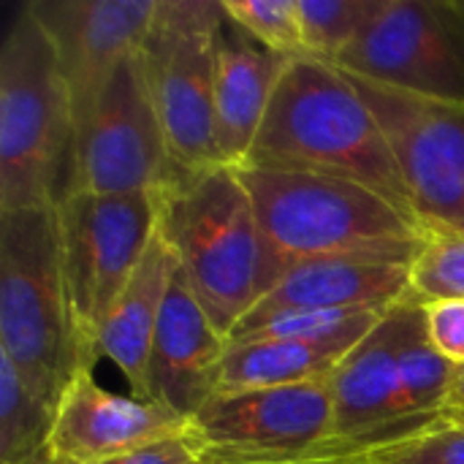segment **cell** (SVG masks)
I'll use <instances>...</instances> for the list:
<instances>
[{
    "mask_svg": "<svg viewBox=\"0 0 464 464\" xmlns=\"http://www.w3.org/2000/svg\"><path fill=\"white\" fill-rule=\"evenodd\" d=\"M237 171L258 218L264 294L291 269L313 261L348 256L416 261L427 242L416 218L364 185L261 166Z\"/></svg>",
    "mask_w": 464,
    "mask_h": 464,
    "instance_id": "obj_1",
    "label": "cell"
},
{
    "mask_svg": "<svg viewBox=\"0 0 464 464\" xmlns=\"http://www.w3.org/2000/svg\"><path fill=\"white\" fill-rule=\"evenodd\" d=\"M245 166L348 179L416 218L378 117L337 65L291 60Z\"/></svg>",
    "mask_w": 464,
    "mask_h": 464,
    "instance_id": "obj_2",
    "label": "cell"
},
{
    "mask_svg": "<svg viewBox=\"0 0 464 464\" xmlns=\"http://www.w3.org/2000/svg\"><path fill=\"white\" fill-rule=\"evenodd\" d=\"M158 201L160 237L204 313L228 337L264 296L261 231L239 171H174Z\"/></svg>",
    "mask_w": 464,
    "mask_h": 464,
    "instance_id": "obj_3",
    "label": "cell"
},
{
    "mask_svg": "<svg viewBox=\"0 0 464 464\" xmlns=\"http://www.w3.org/2000/svg\"><path fill=\"white\" fill-rule=\"evenodd\" d=\"M73 144L54 44L22 5L0 44V212L57 207L71 190Z\"/></svg>",
    "mask_w": 464,
    "mask_h": 464,
    "instance_id": "obj_4",
    "label": "cell"
},
{
    "mask_svg": "<svg viewBox=\"0 0 464 464\" xmlns=\"http://www.w3.org/2000/svg\"><path fill=\"white\" fill-rule=\"evenodd\" d=\"M0 351L54 408L84 370L54 207L0 212Z\"/></svg>",
    "mask_w": 464,
    "mask_h": 464,
    "instance_id": "obj_5",
    "label": "cell"
},
{
    "mask_svg": "<svg viewBox=\"0 0 464 464\" xmlns=\"http://www.w3.org/2000/svg\"><path fill=\"white\" fill-rule=\"evenodd\" d=\"M60 266L90 370L92 343L158 234V193H68L57 207Z\"/></svg>",
    "mask_w": 464,
    "mask_h": 464,
    "instance_id": "obj_6",
    "label": "cell"
},
{
    "mask_svg": "<svg viewBox=\"0 0 464 464\" xmlns=\"http://www.w3.org/2000/svg\"><path fill=\"white\" fill-rule=\"evenodd\" d=\"M220 0H158L141 44L174 171L220 166L215 147V35Z\"/></svg>",
    "mask_w": 464,
    "mask_h": 464,
    "instance_id": "obj_7",
    "label": "cell"
},
{
    "mask_svg": "<svg viewBox=\"0 0 464 464\" xmlns=\"http://www.w3.org/2000/svg\"><path fill=\"white\" fill-rule=\"evenodd\" d=\"M337 68L419 98L464 103V0H378Z\"/></svg>",
    "mask_w": 464,
    "mask_h": 464,
    "instance_id": "obj_8",
    "label": "cell"
},
{
    "mask_svg": "<svg viewBox=\"0 0 464 464\" xmlns=\"http://www.w3.org/2000/svg\"><path fill=\"white\" fill-rule=\"evenodd\" d=\"M174 174L141 49L128 54L76 133L68 193H160Z\"/></svg>",
    "mask_w": 464,
    "mask_h": 464,
    "instance_id": "obj_9",
    "label": "cell"
},
{
    "mask_svg": "<svg viewBox=\"0 0 464 464\" xmlns=\"http://www.w3.org/2000/svg\"><path fill=\"white\" fill-rule=\"evenodd\" d=\"M348 76L392 144L421 228L464 237V103L430 101Z\"/></svg>",
    "mask_w": 464,
    "mask_h": 464,
    "instance_id": "obj_10",
    "label": "cell"
},
{
    "mask_svg": "<svg viewBox=\"0 0 464 464\" xmlns=\"http://www.w3.org/2000/svg\"><path fill=\"white\" fill-rule=\"evenodd\" d=\"M329 378L212 397L193 419V430L209 449V464L332 459L334 402Z\"/></svg>",
    "mask_w": 464,
    "mask_h": 464,
    "instance_id": "obj_11",
    "label": "cell"
},
{
    "mask_svg": "<svg viewBox=\"0 0 464 464\" xmlns=\"http://www.w3.org/2000/svg\"><path fill=\"white\" fill-rule=\"evenodd\" d=\"M411 296L413 291L383 315V321L334 367L329 378L334 402L332 459L359 457L421 432L405 411L400 381V351Z\"/></svg>",
    "mask_w": 464,
    "mask_h": 464,
    "instance_id": "obj_12",
    "label": "cell"
},
{
    "mask_svg": "<svg viewBox=\"0 0 464 464\" xmlns=\"http://www.w3.org/2000/svg\"><path fill=\"white\" fill-rule=\"evenodd\" d=\"M24 5L54 44L79 133L117 65L141 49L158 0H30Z\"/></svg>",
    "mask_w": 464,
    "mask_h": 464,
    "instance_id": "obj_13",
    "label": "cell"
},
{
    "mask_svg": "<svg viewBox=\"0 0 464 464\" xmlns=\"http://www.w3.org/2000/svg\"><path fill=\"white\" fill-rule=\"evenodd\" d=\"M190 424L160 402L114 394L95 381L92 370H79L57 405L52 464L109 462Z\"/></svg>",
    "mask_w": 464,
    "mask_h": 464,
    "instance_id": "obj_14",
    "label": "cell"
},
{
    "mask_svg": "<svg viewBox=\"0 0 464 464\" xmlns=\"http://www.w3.org/2000/svg\"><path fill=\"white\" fill-rule=\"evenodd\" d=\"M226 351L228 337L204 313L177 266L147 362L144 400L193 421L220 392Z\"/></svg>",
    "mask_w": 464,
    "mask_h": 464,
    "instance_id": "obj_15",
    "label": "cell"
},
{
    "mask_svg": "<svg viewBox=\"0 0 464 464\" xmlns=\"http://www.w3.org/2000/svg\"><path fill=\"white\" fill-rule=\"evenodd\" d=\"M288 65L291 57L264 49L226 14L215 35V147L220 166L239 169L247 163Z\"/></svg>",
    "mask_w": 464,
    "mask_h": 464,
    "instance_id": "obj_16",
    "label": "cell"
},
{
    "mask_svg": "<svg viewBox=\"0 0 464 464\" xmlns=\"http://www.w3.org/2000/svg\"><path fill=\"white\" fill-rule=\"evenodd\" d=\"M413 261L397 258H324L291 269L250 313L280 310H392L411 285Z\"/></svg>",
    "mask_w": 464,
    "mask_h": 464,
    "instance_id": "obj_17",
    "label": "cell"
},
{
    "mask_svg": "<svg viewBox=\"0 0 464 464\" xmlns=\"http://www.w3.org/2000/svg\"><path fill=\"white\" fill-rule=\"evenodd\" d=\"M174 269L177 258L158 231L128 288L106 315L90 351V370H95L101 359L111 362L128 381L130 394L141 400L147 389V362Z\"/></svg>",
    "mask_w": 464,
    "mask_h": 464,
    "instance_id": "obj_18",
    "label": "cell"
},
{
    "mask_svg": "<svg viewBox=\"0 0 464 464\" xmlns=\"http://www.w3.org/2000/svg\"><path fill=\"white\" fill-rule=\"evenodd\" d=\"M353 348L302 340H258L228 345L218 394L277 389L329 378Z\"/></svg>",
    "mask_w": 464,
    "mask_h": 464,
    "instance_id": "obj_19",
    "label": "cell"
},
{
    "mask_svg": "<svg viewBox=\"0 0 464 464\" xmlns=\"http://www.w3.org/2000/svg\"><path fill=\"white\" fill-rule=\"evenodd\" d=\"M57 408L0 351V464H52Z\"/></svg>",
    "mask_w": 464,
    "mask_h": 464,
    "instance_id": "obj_20",
    "label": "cell"
},
{
    "mask_svg": "<svg viewBox=\"0 0 464 464\" xmlns=\"http://www.w3.org/2000/svg\"><path fill=\"white\" fill-rule=\"evenodd\" d=\"M389 310H280L247 313L228 334V345L258 340H302L324 345H359Z\"/></svg>",
    "mask_w": 464,
    "mask_h": 464,
    "instance_id": "obj_21",
    "label": "cell"
},
{
    "mask_svg": "<svg viewBox=\"0 0 464 464\" xmlns=\"http://www.w3.org/2000/svg\"><path fill=\"white\" fill-rule=\"evenodd\" d=\"M454 375H457V364L443 359L430 343L424 302L413 294L408 307L405 340L400 351V381H402L405 411L421 427V432L449 405Z\"/></svg>",
    "mask_w": 464,
    "mask_h": 464,
    "instance_id": "obj_22",
    "label": "cell"
},
{
    "mask_svg": "<svg viewBox=\"0 0 464 464\" xmlns=\"http://www.w3.org/2000/svg\"><path fill=\"white\" fill-rule=\"evenodd\" d=\"M375 3L378 0H299L307 57L337 65L364 30Z\"/></svg>",
    "mask_w": 464,
    "mask_h": 464,
    "instance_id": "obj_23",
    "label": "cell"
},
{
    "mask_svg": "<svg viewBox=\"0 0 464 464\" xmlns=\"http://www.w3.org/2000/svg\"><path fill=\"white\" fill-rule=\"evenodd\" d=\"M228 19H234L256 44L283 57H307L299 19V0H220Z\"/></svg>",
    "mask_w": 464,
    "mask_h": 464,
    "instance_id": "obj_24",
    "label": "cell"
},
{
    "mask_svg": "<svg viewBox=\"0 0 464 464\" xmlns=\"http://www.w3.org/2000/svg\"><path fill=\"white\" fill-rule=\"evenodd\" d=\"M411 285L421 302L464 299V237L427 234L411 269Z\"/></svg>",
    "mask_w": 464,
    "mask_h": 464,
    "instance_id": "obj_25",
    "label": "cell"
},
{
    "mask_svg": "<svg viewBox=\"0 0 464 464\" xmlns=\"http://www.w3.org/2000/svg\"><path fill=\"white\" fill-rule=\"evenodd\" d=\"M359 457L367 464H464V432L427 430Z\"/></svg>",
    "mask_w": 464,
    "mask_h": 464,
    "instance_id": "obj_26",
    "label": "cell"
},
{
    "mask_svg": "<svg viewBox=\"0 0 464 464\" xmlns=\"http://www.w3.org/2000/svg\"><path fill=\"white\" fill-rule=\"evenodd\" d=\"M424 321L435 351L451 364L464 367V299L424 302Z\"/></svg>",
    "mask_w": 464,
    "mask_h": 464,
    "instance_id": "obj_27",
    "label": "cell"
},
{
    "mask_svg": "<svg viewBox=\"0 0 464 464\" xmlns=\"http://www.w3.org/2000/svg\"><path fill=\"white\" fill-rule=\"evenodd\" d=\"M101 464H209V449L190 424L177 435L160 438L139 451Z\"/></svg>",
    "mask_w": 464,
    "mask_h": 464,
    "instance_id": "obj_28",
    "label": "cell"
},
{
    "mask_svg": "<svg viewBox=\"0 0 464 464\" xmlns=\"http://www.w3.org/2000/svg\"><path fill=\"white\" fill-rule=\"evenodd\" d=\"M427 430H462L464 432V408H443Z\"/></svg>",
    "mask_w": 464,
    "mask_h": 464,
    "instance_id": "obj_29",
    "label": "cell"
},
{
    "mask_svg": "<svg viewBox=\"0 0 464 464\" xmlns=\"http://www.w3.org/2000/svg\"><path fill=\"white\" fill-rule=\"evenodd\" d=\"M446 408H464V367H457L454 386H451V394H449V405Z\"/></svg>",
    "mask_w": 464,
    "mask_h": 464,
    "instance_id": "obj_30",
    "label": "cell"
},
{
    "mask_svg": "<svg viewBox=\"0 0 464 464\" xmlns=\"http://www.w3.org/2000/svg\"><path fill=\"white\" fill-rule=\"evenodd\" d=\"M285 464H367L362 457H348V459H310V462H285Z\"/></svg>",
    "mask_w": 464,
    "mask_h": 464,
    "instance_id": "obj_31",
    "label": "cell"
}]
</instances>
